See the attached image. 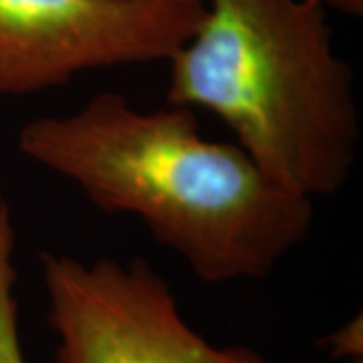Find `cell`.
<instances>
[{
    "mask_svg": "<svg viewBox=\"0 0 363 363\" xmlns=\"http://www.w3.org/2000/svg\"><path fill=\"white\" fill-rule=\"evenodd\" d=\"M206 0H0V99L104 67L169 61Z\"/></svg>",
    "mask_w": 363,
    "mask_h": 363,
    "instance_id": "277c9868",
    "label": "cell"
},
{
    "mask_svg": "<svg viewBox=\"0 0 363 363\" xmlns=\"http://www.w3.org/2000/svg\"><path fill=\"white\" fill-rule=\"evenodd\" d=\"M166 104L220 117L272 182L311 200L339 192L355 166L353 71L319 0H206L169 59Z\"/></svg>",
    "mask_w": 363,
    "mask_h": 363,
    "instance_id": "7a4b0ae2",
    "label": "cell"
},
{
    "mask_svg": "<svg viewBox=\"0 0 363 363\" xmlns=\"http://www.w3.org/2000/svg\"><path fill=\"white\" fill-rule=\"evenodd\" d=\"M21 154L104 212L131 214L206 283L262 279L311 233L313 200L238 143L208 142L192 109L142 111L113 91L18 131Z\"/></svg>",
    "mask_w": 363,
    "mask_h": 363,
    "instance_id": "6da1fadb",
    "label": "cell"
},
{
    "mask_svg": "<svg viewBox=\"0 0 363 363\" xmlns=\"http://www.w3.org/2000/svg\"><path fill=\"white\" fill-rule=\"evenodd\" d=\"M16 230L11 208L0 200V363H25L18 337V307H16Z\"/></svg>",
    "mask_w": 363,
    "mask_h": 363,
    "instance_id": "5b68a950",
    "label": "cell"
},
{
    "mask_svg": "<svg viewBox=\"0 0 363 363\" xmlns=\"http://www.w3.org/2000/svg\"><path fill=\"white\" fill-rule=\"evenodd\" d=\"M355 363H362V362H355Z\"/></svg>",
    "mask_w": 363,
    "mask_h": 363,
    "instance_id": "52a82bcc",
    "label": "cell"
},
{
    "mask_svg": "<svg viewBox=\"0 0 363 363\" xmlns=\"http://www.w3.org/2000/svg\"><path fill=\"white\" fill-rule=\"evenodd\" d=\"M325 9H333L339 13L351 14V16H359L363 13V0H319Z\"/></svg>",
    "mask_w": 363,
    "mask_h": 363,
    "instance_id": "8992f818",
    "label": "cell"
},
{
    "mask_svg": "<svg viewBox=\"0 0 363 363\" xmlns=\"http://www.w3.org/2000/svg\"><path fill=\"white\" fill-rule=\"evenodd\" d=\"M40 264L57 363H264L248 347H214L198 335L145 260L43 252Z\"/></svg>",
    "mask_w": 363,
    "mask_h": 363,
    "instance_id": "3957f363",
    "label": "cell"
}]
</instances>
